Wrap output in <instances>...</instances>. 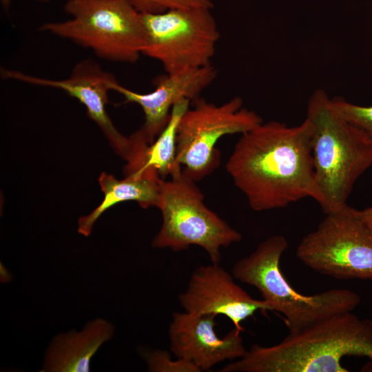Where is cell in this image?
Returning a JSON list of instances; mask_svg holds the SVG:
<instances>
[{
  "instance_id": "cell-14",
  "label": "cell",
  "mask_w": 372,
  "mask_h": 372,
  "mask_svg": "<svg viewBox=\"0 0 372 372\" xmlns=\"http://www.w3.org/2000/svg\"><path fill=\"white\" fill-rule=\"evenodd\" d=\"M114 327L103 319L90 322L80 331L57 336L47 351L41 371L87 372L100 347L111 339Z\"/></svg>"
},
{
  "instance_id": "cell-17",
  "label": "cell",
  "mask_w": 372,
  "mask_h": 372,
  "mask_svg": "<svg viewBox=\"0 0 372 372\" xmlns=\"http://www.w3.org/2000/svg\"><path fill=\"white\" fill-rule=\"evenodd\" d=\"M333 110L372 141V105L361 106L342 98L331 99Z\"/></svg>"
},
{
  "instance_id": "cell-10",
  "label": "cell",
  "mask_w": 372,
  "mask_h": 372,
  "mask_svg": "<svg viewBox=\"0 0 372 372\" xmlns=\"http://www.w3.org/2000/svg\"><path fill=\"white\" fill-rule=\"evenodd\" d=\"M1 75L3 79L60 89L76 99L85 105L88 116L103 132L115 151L127 162L131 160L133 148L130 137L118 131L106 111L107 94L116 79L95 62L90 59L81 61L75 65L68 78L60 80L34 76L5 68L1 70Z\"/></svg>"
},
{
  "instance_id": "cell-7",
  "label": "cell",
  "mask_w": 372,
  "mask_h": 372,
  "mask_svg": "<svg viewBox=\"0 0 372 372\" xmlns=\"http://www.w3.org/2000/svg\"><path fill=\"white\" fill-rule=\"evenodd\" d=\"M296 256L311 269L337 279L372 280V231L348 205L325 214L302 238Z\"/></svg>"
},
{
  "instance_id": "cell-20",
  "label": "cell",
  "mask_w": 372,
  "mask_h": 372,
  "mask_svg": "<svg viewBox=\"0 0 372 372\" xmlns=\"http://www.w3.org/2000/svg\"><path fill=\"white\" fill-rule=\"evenodd\" d=\"M360 212L362 218L372 231V207L360 210Z\"/></svg>"
},
{
  "instance_id": "cell-9",
  "label": "cell",
  "mask_w": 372,
  "mask_h": 372,
  "mask_svg": "<svg viewBox=\"0 0 372 372\" xmlns=\"http://www.w3.org/2000/svg\"><path fill=\"white\" fill-rule=\"evenodd\" d=\"M182 116L177 130L176 164L195 182L210 174L220 163L216 144L228 134H242L262 123V118L236 96L216 105L198 98Z\"/></svg>"
},
{
  "instance_id": "cell-2",
  "label": "cell",
  "mask_w": 372,
  "mask_h": 372,
  "mask_svg": "<svg viewBox=\"0 0 372 372\" xmlns=\"http://www.w3.org/2000/svg\"><path fill=\"white\" fill-rule=\"evenodd\" d=\"M349 355L372 361V319L341 313L270 347L254 344L222 372H347L341 360Z\"/></svg>"
},
{
  "instance_id": "cell-5",
  "label": "cell",
  "mask_w": 372,
  "mask_h": 372,
  "mask_svg": "<svg viewBox=\"0 0 372 372\" xmlns=\"http://www.w3.org/2000/svg\"><path fill=\"white\" fill-rule=\"evenodd\" d=\"M71 19L40 30L92 50L101 59L133 63L145 44L141 14L127 0H68Z\"/></svg>"
},
{
  "instance_id": "cell-21",
  "label": "cell",
  "mask_w": 372,
  "mask_h": 372,
  "mask_svg": "<svg viewBox=\"0 0 372 372\" xmlns=\"http://www.w3.org/2000/svg\"><path fill=\"white\" fill-rule=\"evenodd\" d=\"M39 2L41 3H45L48 2L49 0H36ZM1 6L3 7V10H8L11 4V0H0Z\"/></svg>"
},
{
  "instance_id": "cell-4",
  "label": "cell",
  "mask_w": 372,
  "mask_h": 372,
  "mask_svg": "<svg viewBox=\"0 0 372 372\" xmlns=\"http://www.w3.org/2000/svg\"><path fill=\"white\" fill-rule=\"evenodd\" d=\"M287 247L285 236L269 237L249 256L234 264L232 276L259 291L269 311L282 315L289 333L298 332L332 316L353 311L359 305V295L349 289H332L309 296L296 291L280 267Z\"/></svg>"
},
{
  "instance_id": "cell-3",
  "label": "cell",
  "mask_w": 372,
  "mask_h": 372,
  "mask_svg": "<svg viewBox=\"0 0 372 372\" xmlns=\"http://www.w3.org/2000/svg\"><path fill=\"white\" fill-rule=\"evenodd\" d=\"M306 118L311 126V154L325 214L347 205L358 178L372 166V141L332 107L326 92L310 96Z\"/></svg>"
},
{
  "instance_id": "cell-1",
  "label": "cell",
  "mask_w": 372,
  "mask_h": 372,
  "mask_svg": "<svg viewBox=\"0 0 372 372\" xmlns=\"http://www.w3.org/2000/svg\"><path fill=\"white\" fill-rule=\"evenodd\" d=\"M226 170L256 211L284 208L307 198L320 205L322 203L307 118L292 127L275 121L262 122L241 134Z\"/></svg>"
},
{
  "instance_id": "cell-19",
  "label": "cell",
  "mask_w": 372,
  "mask_h": 372,
  "mask_svg": "<svg viewBox=\"0 0 372 372\" xmlns=\"http://www.w3.org/2000/svg\"><path fill=\"white\" fill-rule=\"evenodd\" d=\"M148 369L158 372H200L192 362L177 358L173 360L169 353L156 350L147 356Z\"/></svg>"
},
{
  "instance_id": "cell-16",
  "label": "cell",
  "mask_w": 372,
  "mask_h": 372,
  "mask_svg": "<svg viewBox=\"0 0 372 372\" xmlns=\"http://www.w3.org/2000/svg\"><path fill=\"white\" fill-rule=\"evenodd\" d=\"M191 101L185 99L172 107L169 121L157 139L147 145L138 158L125 167L126 176L141 177L157 175L162 179L182 169L176 164L177 130L180 120L189 107Z\"/></svg>"
},
{
  "instance_id": "cell-11",
  "label": "cell",
  "mask_w": 372,
  "mask_h": 372,
  "mask_svg": "<svg viewBox=\"0 0 372 372\" xmlns=\"http://www.w3.org/2000/svg\"><path fill=\"white\" fill-rule=\"evenodd\" d=\"M178 299L186 312L225 316L240 332L256 311L269 310L264 300L251 297L218 263L197 268Z\"/></svg>"
},
{
  "instance_id": "cell-15",
  "label": "cell",
  "mask_w": 372,
  "mask_h": 372,
  "mask_svg": "<svg viewBox=\"0 0 372 372\" xmlns=\"http://www.w3.org/2000/svg\"><path fill=\"white\" fill-rule=\"evenodd\" d=\"M163 180L156 175L141 177L126 176L124 179L118 180L111 174L103 172L99 182L104 193V198L91 213L79 219L78 232L88 236L100 216L111 207L121 202L135 200L143 208L150 206L157 207Z\"/></svg>"
},
{
  "instance_id": "cell-18",
  "label": "cell",
  "mask_w": 372,
  "mask_h": 372,
  "mask_svg": "<svg viewBox=\"0 0 372 372\" xmlns=\"http://www.w3.org/2000/svg\"><path fill=\"white\" fill-rule=\"evenodd\" d=\"M141 14H157L173 9L214 6L211 0H127Z\"/></svg>"
},
{
  "instance_id": "cell-6",
  "label": "cell",
  "mask_w": 372,
  "mask_h": 372,
  "mask_svg": "<svg viewBox=\"0 0 372 372\" xmlns=\"http://www.w3.org/2000/svg\"><path fill=\"white\" fill-rule=\"evenodd\" d=\"M161 182L157 208L162 224L152 242L158 249L181 251L203 248L212 263H219L220 249L238 242L241 234L209 209L196 182L180 169Z\"/></svg>"
},
{
  "instance_id": "cell-8",
  "label": "cell",
  "mask_w": 372,
  "mask_h": 372,
  "mask_svg": "<svg viewBox=\"0 0 372 372\" xmlns=\"http://www.w3.org/2000/svg\"><path fill=\"white\" fill-rule=\"evenodd\" d=\"M211 10L141 14L145 30L142 54L158 61L167 74L212 64L220 33Z\"/></svg>"
},
{
  "instance_id": "cell-13",
  "label": "cell",
  "mask_w": 372,
  "mask_h": 372,
  "mask_svg": "<svg viewBox=\"0 0 372 372\" xmlns=\"http://www.w3.org/2000/svg\"><path fill=\"white\" fill-rule=\"evenodd\" d=\"M213 314L176 312L169 328L170 349L179 358L192 362L200 371L219 362L239 359L245 349L241 332L236 328L223 338L217 335Z\"/></svg>"
},
{
  "instance_id": "cell-12",
  "label": "cell",
  "mask_w": 372,
  "mask_h": 372,
  "mask_svg": "<svg viewBox=\"0 0 372 372\" xmlns=\"http://www.w3.org/2000/svg\"><path fill=\"white\" fill-rule=\"evenodd\" d=\"M217 76L212 65L188 69L158 79L155 89L146 94L138 93L120 85L115 80L111 87L121 94L126 103L140 105L144 112L145 123L138 131L147 143H152L167 125L172 107L187 99L191 102L200 97L202 92Z\"/></svg>"
}]
</instances>
